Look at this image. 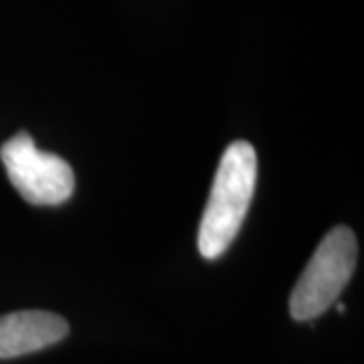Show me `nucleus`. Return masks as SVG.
I'll use <instances>...</instances> for the list:
<instances>
[{
    "instance_id": "1",
    "label": "nucleus",
    "mask_w": 364,
    "mask_h": 364,
    "mask_svg": "<svg viewBox=\"0 0 364 364\" xmlns=\"http://www.w3.org/2000/svg\"><path fill=\"white\" fill-rule=\"evenodd\" d=\"M257 184V154L249 142H233L223 154L198 229V251L217 259L229 249L247 217Z\"/></svg>"
},
{
    "instance_id": "2",
    "label": "nucleus",
    "mask_w": 364,
    "mask_h": 364,
    "mask_svg": "<svg viewBox=\"0 0 364 364\" xmlns=\"http://www.w3.org/2000/svg\"><path fill=\"white\" fill-rule=\"evenodd\" d=\"M358 245L348 227H334L320 241L289 296V314L308 322L336 304L356 267Z\"/></svg>"
},
{
    "instance_id": "3",
    "label": "nucleus",
    "mask_w": 364,
    "mask_h": 364,
    "mask_svg": "<svg viewBox=\"0 0 364 364\" xmlns=\"http://www.w3.org/2000/svg\"><path fill=\"white\" fill-rule=\"evenodd\" d=\"M0 160L16 193L31 205L57 207L73 195L75 174L71 166L57 154L41 152L25 132L2 144Z\"/></svg>"
},
{
    "instance_id": "4",
    "label": "nucleus",
    "mask_w": 364,
    "mask_h": 364,
    "mask_svg": "<svg viewBox=\"0 0 364 364\" xmlns=\"http://www.w3.org/2000/svg\"><path fill=\"white\" fill-rule=\"evenodd\" d=\"M67 334V320L53 312L23 310L0 316V360L49 348Z\"/></svg>"
},
{
    "instance_id": "5",
    "label": "nucleus",
    "mask_w": 364,
    "mask_h": 364,
    "mask_svg": "<svg viewBox=\"0 0 364 364\" xmlns=\"http://www.w3.org/2000/svg\"><path fill=\"white\" fill-rule=\"evenodd\" d=\"M338 312H340V314L346 312V308H344V304H340V306H338Z\"/></svg>"
}]
</instances>
